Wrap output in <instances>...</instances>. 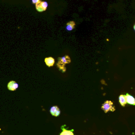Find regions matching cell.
<instances>
[{
	"label": "cell",
	"instance_id": "6da1fadb",
	"mask_svg": "<svg viewBox=\"0 0 135 135\" xmlns=\"http://www.w3.org/2000/svg\"><path fill=\"white\" fill-rule=\"evenodd\" d=\"M70 62L71 59L69 56H65L63 57L58 58V62L57 63V66L60 70H62L63 72H64L66 71L65 65L66 64L70 63Z\"/></svg>",
	"mask_w": 135,
	"mask_h": 135
},
{
	"label": "cell",
	"instance_id": "7a4b0ae2",
	"mask_svg": "<svg viewBox=\"0 0 135 135\" xmlns=\"http://www.w3.org/2000/svg\"><path fill=\"white\" fill-rule=\"evenodd\" d=\"M102 109L104 111L105 113H107L109 111H114L115 110V107L114 106V103L112 101L107 100L106 101L101 107Z\"/></svg>",
	"mask_w": 135,
	"mask_h": 135
},
{
	"label": "cell",
	"instance_id": "3957f363",
	"mask_svg": "<svg viewBox=\"0 0 135 135\" xmlns=\"http://www.w3.org/2000/svg\"><path fill=\"white\" fill-rule=\"evenodd\" d=\"M36 10L39 12H42L46 11L48 8V3L46 1H39L35 4Z\"/></svg>",
	"mask_w": 135,
	"mask_h": 135
},
{
	"label": "cell",
	"instance_id": "277c9868",
	"mask_svg": "<svg viewBox=\"0 0 135 135\" xmlns=\"http://www.w3.org/2000/svg\"><path fill=\"white\" fill-rule=\"evenodd\" d=\"M19 87L18 84L14 81H11L8 84V88L9 90L15 91Z\"/></svg>",
	"mask_w": 135,
	"mask_h": 135
},
{
	"label": "cell",
	"instance_id": "5b68a950",
	"mask_svg": "<svg viewBox=\"0 0 135 135\" xmlns=\"http://www.w3.org/2000/svg\"><path fill=\"white\" fill-rule=\"evenodd\" d=\"M50 113L53 116L57 117L60 114V110L57 106H53L50 109Z\"/></svg>",
	"mask_w": 135,
	"mask_h": 135
},
{
	"label": "cell",
	"instance_id": "8992f818",
	"mask_svg": "<svg viewBox=\"0 0 135 135\" xmlns=\"http://www.w3.org/2000/svg\"><path fill=\"white\" fill-rule=\"evenodd\" d=\"M126 99L127 103L129 105H132L133 106L135 105V100L134 98L131 95L128 94H127L126 95Z\"/></svg>",
	"mask_w": 135,
	"mask_h": 135
},
{
	"label": "cell",
	"instance_id": "52a82bcc",
	"mask_svg": "<svg viewBox=\"0 0 135 135\" xmlns=\"http://www.w3.org/2000/svg\"><path fill=\"white\" fill-rule=\"evenodd\" d=\"M45 63H46V65L49 66V67H51L52 66L55 62V60L54 59L52 58V57H48L45 59Z\"/></svg>",
	"mask_w": 135,
	"mask_h": 135
},
{
	"label": "cell",
	"instance_id": "ba28073f",
	"mask_svg": "<svg viewBox=\"0 0 135 135\" xmlns=\"http://www.w3.org/2000/svg\"><path fill=\"white\" fill-rule=\"evenodd\" d=\"M76 27V23L74 21H70L66 23V29L68 31H72Z\"/></svg>",
	"mask_w": 135,
	"mask_h": 135
},
{
	"label": "cell",
	"instance_id": "9c48e42d",
	"mask_svg": "<svg viewBox=\"0 0 135 135\" xmlns=\"http://www.w3.org/2000/svg\"><path fill=\"white\" fill-rule=\"evenodd\" d=\"M119 100L120 105L122 107H125V105L127 104L126 99V96L124 95H121L119 97Z\"/></svg>",
	"mask_w": 135,
	"mask_h": 135
},
{
	"label": "cell",
	"instance_id": "30bf717a",
	"mask_svg": "<svg viewBox=\"0 0 135 135\" xmlns=\"http://www.w3.org/2000/svg\"><path fill=\"white\" fill-rule=\"evenodd\" d=\"M60 135H74V134L71 130H66L63 128L62 132L60 133Z\"/></svg>",
	"mask_w": 135,
	"mask_h": 135
},
{
	"label": "cell",
	"instance_id": "8fae6325",
	"mask_svg": "<svg viewBox=\"0 0 135 135\" xmlns=\"http://www.w3.org/2000/svg\"><path fill=\"white\" fill-rule=\"evenodd\" d=\"M40 1H41V0H32V3L36 4L37 2H38Z\"/></svg>",
	"mask_w": 135,
	"mask_h": 135
}]
</instances>
